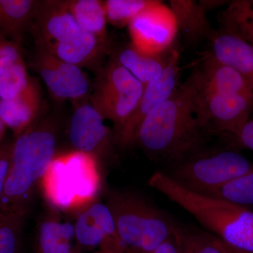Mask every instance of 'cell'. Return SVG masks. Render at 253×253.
Here are the masks:
<instances>
[{
	"label": "cell",
	"mask_w": 253,
	"mask_h": 253,
	"mask_svg": "<svg viewBox=\"0 0 253 253\" xmlns=\"http://www.w3.org/2000/svg\"><path fill=\"white\" fill-rule=\"evenodd\" d=\"M212 135L196 70L169 99L144 118L134 144L153 157L177 164L199 153Z\"/></svg>",
	"instance_id": "6da1fadb"
},
{
	"label": "cell",
	"mask_w": 253,
	"mask_h": 253,
	"mask_svg": "<svg viewBox=\"0 0 253 253\" xmlns=\"http://www.w3.org/2000/svg\"><path fill=\"white\" fill-rule=\"evenodd\" d=\"M149 184L187 211L204 230L234 249L253 253V211L190 191L166 173L156 172Z\"/></svg>",
	"instance_id": "7a4b0ae2"
},
{
	"label": "cell",
	"mask_w": 253,
	"mask_h": 253,
	"mask_svg": "<svg viewBox=\"0 0 253 253\" xmlns=\"http://www.w3.org/2000/svg\"><path fill=\"white\" fill-rule=\"evenodd\" d=\"M56 136L46 125H33L13 141L0 211L27 217L35 190L56 156Z\"/></svg>",
	"instance_id": "3957f363"
},
{
	"label": "cell",
	"mask_w": 253,
	"mask_h": 253,
	"mask_svg": "<svg viewBox=\"0 0 253 253\" xmlns=\"http://www.w3.org/2000/svg\"><path fill=\"white\" fill-rule=\"evenodd\" d=\"M40 183L50 209L76 215L97 199L101 186L97 156L75 150L55 156Z\"/></svg>",
	"instance_id": "277c9868"
},
{
	"label": "cell",
	"mask_w": 253,
	"mask_h": 253,
	"mask_svg": "<svg viewBox=\"0 0 253 253\" xmlns=\"http://www.w3.org/2000/svg\"><path fill=\"white\" fill-rule=\"evenodd\" d=\"M106 204L114 219L118 239L128 251L152 252L174 234L179 224L134 193L113 191Z\"/></svg>",
	"instance_id": "5b68a950"
},
{
	"label": "cell",
	"mask_w": 253,
	"mask_h": 253,
	"mask_svg": "<svg viewBox=\"0 0 253 253\" xmlns=\"http://www.w3.org/2000/svg\"><path fill=\"white\" fill-rule=\"evenodd\" d=\"M253 170V165L242 155L224 150L197 153L177 163L168 175L185 189L203 194Z\"/></svg>",
	"instance_id": "8992f818"
},
{
	"label": "cell",
	"mask_w": 253,
	"mask_h": 253,
	"mask_svg": "<svg viewBox=\"0 0 253 253\" xmlns=\"http://www.w3.org/2000/svg\"><path fill=\"white\" fill-rule=\"evenodd\" d=\"M144 86L113 58L104 71L90 103L105 120L114 123L116 131L131 116Z\"/></svg>",
	"instance_id": "52a82bcc"
},
{
	"label": "cell",
	"mask_w": 253,
	"mask_h": 253,
	"mask_svg": "<svg viewBox=\"0 0 253 253\" xmlns=\"http://www.w3.org/2000/svg\"><path fill=\"white\" fill-rule=\"evenodd\" d=\"M128 27L131 45L151 56L170 51L178 31L170 9L160 1L138 15Z\"/></svg>",
	"instance_id": "ba28073f"
},
{
	"label": "cell",
	"mask_w": 253,
	"mask_h": 253,
	"mask_svg": "<svg viewBox=\"0 0 253 253\" xmlns=\"http://www.w3.org/2000/svg\"><path fill=\"white\" fill-rule=\"evenodd\" d=\"M179 52L177 50L173 49L167 66L158 78L144 86L141 99L134 112L115 133L116 144L123 147L134 144L136 131L144 118L172 96L179 86Z\"/></svg>",
	"instance_id": "9c48e42d"
},
{
	"label": "cell",
	"mask_w": 253,
	"mask_h": 253,
	"mask_svg": "<svg viewBox=\"0 0 253 253\" xmlns=\"http://www.w3.org/2000/svg\"><path fill=\"white\" fill-rule=\"evenodd\" d=\"M34 66L55 99L80 101L89 92V81L81 68L59 59L43 48L37 54Z\"/></svg>",
	"instance_id": "30bf717a"
},
{
	"label": "cell",
	"mask_w": 253,
	"mask_h": 253,
	"mask_svg": "<svg viewBox=\"0 0 253 253\" xmlns=\"http://www.w3.org/2000/svg\"><path fill=\"white\" fill-rule=\"evenodd\" d=\"M202 91L206 116L213 135L229 134L237 139L250 120L253 97L243 94L206 93L203 89Z\"/></svg>",
	"instance_id": "8fae6325"
},
{
	"label": "cell",
	"mask_w": 253,
	"mask_h": 253,
	"mask_svg": "<svg viewBox=\"0 0 253 253\" xmlns=\"http://www.w3.org/2000/svg\"><path fill=\"white\" fill-rule=\"evenodd\" d=\"M104 120L90 102L78 106L69 129L70 140L75 151L96 156L109 146L111 133Z\"/></svg>",
	"instance_id": "7c38bea8"
},
{
	"label": "cell",
	"mask_w": 253,
	"mask_h": 253,
	"mask_svg": "<svg viewBox=\"0 0 253 253\" xmlns=\"http://www.w3.org/2000/svg\"><path fill=\"white\" fill-rule=\"evenodd\" d=\"M74 229L78 247L94 249L109 238L118 239L111 211L106 204L98 201L76 214Z\"/></svg>",
	"instance_id": "4fadbf2b"
},
{
	"label": "cell",
	"mask_w": 253,
	"mask_h": 253,
	"mask_svg": "<svg viewBox=\"0 0 253 253\" xmlns=\"http://www.w3.org/2000/svg\"><path fill=\"white\" fill-rule=\"evenodd\" d=\"M36 23L41 47L72 39L83 31L66 8L65 1H45Z\"/></svg>",
	"instance_id": "5bb4252c"
},
{
	"label": "cell",
	"mask_w": 253,
	"mask_h": 253,
	"mask_svg": "<svg viewBox=\"0 0 253 253\" xmlns=\"http://www.w3.org/2000/svg\"><path fill=\"white\" fill-rule=\"evenodd\" d=\"M41 105V89L31 78L27 87L17 96L0 99V119L17 138L34 125Z\"/></svg>",
	"instance_id": "9a60e30c"
},
{
	"label": "cell",
	"mask_w": 253,
	"mask_h": 253,
	"mask_svg": "<svg viewBox=\"0 0 253 253\" xmlns=\"http://www.w3.org/2000/svg\"><path fill=\"white\" fill-rule=\"evenodd\" d=\"M209 53L217 61L235 70L253 87V46L240 37L220 29L210 38Z\"/></svg>",
	"instance_id": "2e32d148"
},
{
	"label": "cell",
	"mask_w": 253,
	"mask_h": 253,
	"mask_svg": "<svg viewBox=\"0 0 253 253\" xmlns=\"http://www.w3.org/2000/svg\"><path fill=\"white\" fill-rule=\"evenodd\" d=\"M197 71L204 92L243 94L253 97V87L247 80L210 54L206 55Z\"/></svg>",
	"instance_id": "e0dca14e"
},
{
	"label": "cell",
	"mask_w": 253,
	"mask_h": 253,
	"mask_svg": "<svg viewBox=\"0 0 253 253\" xmlns=\"http://www.w3.org/2000/svg\"><path fill=\"white\" fill-rule=\"evenodd\" d=\"M58 213L52 211L40 221L36 231L37 253H73L74 251V224L61 220Z\"/></svg>",
	"instance_id": "ac0fdd59"
},
{
	"label": "cell",
	"mask_w": 253,
	"mask_h": 253,
	"mask_svg": "<svg viewBox=\"0 0 253 253\" xmlns=\"http://www.w3.org/2000/svg\"><path fill=\"white\" fill-rule=\"evenodd\" d=\"M169 9L175 18L178 31L189 42L211 38L212 31L201 3L194 0H171Z\"/></svg>",
	"instance_id": "d6986e66"
},
{
	"label": "cell",
	"mask_w": 253,
	"mask_h": 253,
	"mask_svg": "<svg viewBox=\"0 0 253 253\" xmlns=\"http://www.w3.org/2000/svg\"><path fill=\"white\" fill-rule=\"evenodd\" d=\"M172 50L166 54L151 56L143 54L130 44L123 48L114 58L145 86L162 73Z\"/></svg>",
	"instance_id": "ffe728a7"
},
{
	"label": "cell",
	"mask_w": 253,
	"mask_h": 253,
	"mask_svg": "<svg viewBox=\"0 0 253 253\" xmlns=\"http://www.w3.org/2000/svg\"><path fill=\"white\" fill-rule=\"evenodd\" d=\"M105 44L93 35L83 31L70 41L43 49L63 61L81 68L93 62L101 54Z\"/></svg>",
	"instance_id": "44dd1931"
},
{
	"label": "cell",
	"mask_w": 253,
	"mask_h": 253,
	"mask_svg": "<svg viewBox=\"0 0 253 253\" xmlns=\"http://www.w3.org/2000/svg\"><path fill=\"white\" fill-rule=\"evenodd\" d=\"M37 10L33 0H0V30L18 44Z\"/></svg>",
	"instance_id": "7402d4cb"
},
{
	"label": "cell",
	"mask_w": 253,
	"mask_h": 253,
	"mask_svg": "<svg viewBox=\"0 0 253 253\" xmlns=\"http://www.w3.org/2000/svg\"><path fill=\"white\" fill-rule=\"evenodd\" d=\"M65 4L83 31L90 33L106 44L108 21L104 1L71 0L65 1Z\"/></svg>",
	"instance_id": "603a6c76"
},
{
	"label": "cell",
	"mask_w": 253,
	"mask_h": 253,
	"mask_svg": "<svg viewBox=\"0 0 253 253\" xmlns=\"http://www.w3.org/2000/svg\"><path fill=\"white\" fill-rule=\"evenodd\" d=\"M220 29L244 39L253 46V1L236 0L221 13Z\"/></svg>",
	"instance_id": "cb8c5ba5"
},
{
	"label": "cell",
	"mask_w": 253,
	"mask_h": 253,
	"mask_svg": "<svg viewBox=\"0 0 253 253\" xmlns=\"http://www.w3.org/2000/svg\"><path fill=\"white\" fill-rule=\"evenodd\" d=\"M203 194L251 210L253 208V170Z\"/></svg>",
	"instance_id": "d4e9b609"
},
{
	"label": "cell",
	"mask_w": 253,
	"mask_h": 253,
	"mask_svg": "<svg viewBox=\"0 0 253 253\" xmlns=\"http://www.w3.org/2000/svg\"><path fill=\"white\" fill-rule=\"evenodd\" d=\"M176 234L180 253H224L218 238L203 229L178 224Z\"/></svg>",
	"instance_id": "484cf974"
},
{
	"label": "cell",
	"mask_w": 253,
	"mask_h": 253,
	"mask_svg": "<svg viewBox=\"0 0 253 253\" xmlns=\"http://www.w3.org/2000/svg\"><path fill=\"white\" fill-rule=\"evenodd\" d=\"M156 0H107L104 1L106 17L114 26H125L156 2Z\"/></svg>",
	"instance_id": "4316f807"
},
{
	"label": "cell",
	"mask_w": 253,
	"mask_h": 253,
	"mask_svg": "<svg viewBox=\"0 0 253 253\" xmlns=\"http://www.w3.org/2000/svg\"><path fill=\"white\" fill-rule=\"evenodd\" d=\"M26 218L0 211V253H20Z\"/></svg>",
	"instance_id": "83f0119b"
},
{
	"label": "cell",
	"mask_w": 253,
	"mask_h": 253,
	"mask_svg": "<svg viewBox=\"0 0 253 253\" xmlns=\"http://www.w3.org/2000/svg\"><path fill=\"white\" fill-rule=\"evenodd\" d=\"M31 81L23 59L6 68L0 75V99H12L17 96L27 87Z\"/></svg>",
	"instance_id": "f1b7e54d"
},
{
	"label": "cell",
	"mask_w": 253,
	"mask_h": 253,
	"mask_svg": "<svg viewBox=\"0 0 253 253\" xmlns=\"http://www.w3.org/2000/svg\"><path fill=\"white\" fill-rule=\"evenodd\" d=\"M13 142L0 144V199L2 196L5 183L11 163Z\"/></svg>",
	"instance_id": "f546056e"
},
{
	"label": "cell",
	"mask_w": 253,
	"mask_h": 253,
	"mask_svg": "<svg viewBox=\"0 0 253 253\" xmlns=\"http://www.w3.org/2000/svg\"><path fill=\"white\" fill-rule=\"evenodd\" d=\"M131 253H180L179 241L175 232L169 239L158 246L152 252L145 253L139 251H131Z\"/></svg>",
	"instance_id": "4dcf8cb0"
},
{
	"label": "cell",
	"mask_w": 253,
	"mask_h": 253,
	"mask_svg": "<svg viewBox=\"0 0 253 253\" xmlns=\"http://www.w3.org/2000/svg\"><path fill=\"white\" fill-rule=\"evenodd\" d=\"M236 140L241 146L253 151V119L246 123Z\"/></svg>",
	"instance_id": "1f68e13d"
},
{
	"label": "cell",
	"mask_w": 253,
	"mask_h": 253,
	"mask_svg": "<svg viewBox=\"0 0 253 253\" xmlns=\"http://www.w3.org/2000/svg\"><path fill=\"white\" fill-rule=\"evenodd\" d=\"M97 253H126V248L119 239L109 238L100 246Z\"/></svg>",
	"instance_id": "d6a6232c"
},
{
	"label": "cell",
	"mask_w": 253,
	"mask_h": 253,
	"mask_svg": "<svg viewBox=\"0 0 253 253\" xmlns=\"http://www.w3.org/2000/svg\"><path fill=\"white\" fill-rule=\"evenodd\" d=\"M219 239V245H220L221 249H222L224 253H253L251 252H247V251H241V250L234 249L231 247L229 245L226 244L224 241Z\"/></svg>",
	"instance_id": "836d02e7"
},
{
	"label": "cell",
	"mask_w": 253,
	"mask_h": 253,
	"mask_svg": "<svg viewBox=\"0 0 253 253\" xmlns=\"http://www.w3.org/2000/svg\"><path fill=\"white\" fill-rule=\"evenodd\" d=\"M6 126H4V123L0 119V144L3 142L4 139L5 132H6Z\"/></svg>",
	"instance_id": "e575fe53"
},
{
	"label": "cell",
	"mask_w": 253,
	"mask_h": 253,
	"mask_svg": "<svg viewBox=\"0 0 253 253\" xmlns=\"http://www.w3.org/2000/svg\"><path fill=\"white\" fill-rule=\"evenodd\" d=\"M73 253H83L82 252L81 250L80 249V248L78 247V246H76L74 249V251H73ZM95 253H97V252H96Z\"/></svg>",
	"instance_id": "d590c367"
},
{
	"label": "cell",
	"mask_w": 253,
	"mask_h": 253,
	"mask_svg": "<svg viewBox=\"0 0 253 253\" xmlns=\"http://www.w3.org/2000/svg\"><path fill=\"white\" fill-rule=\"evenodd\" d=\"M3 72L2 68H1V65H0V75L1 74V73Z\"/></svg>",
	"instance_id": "8d00e7d4"
},
{
	"label": "cell",
	"mask_w": 253,
	"mask_h": 253,
	"mask_svg": "<svg viewBox=\"0 0 253 253\" xmlns=\"http://www.w3.org/2000/svg\"></svg>",
	"instance_id": "74e56055"
}]
</instances>
